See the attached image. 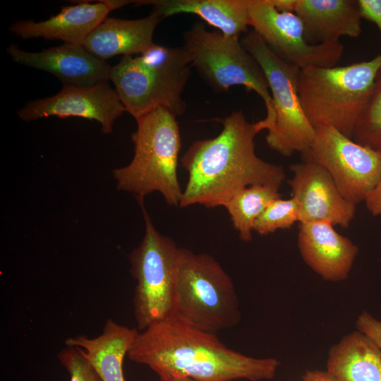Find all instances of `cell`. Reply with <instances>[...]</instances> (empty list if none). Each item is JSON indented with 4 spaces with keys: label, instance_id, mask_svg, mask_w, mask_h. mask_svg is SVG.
<instances>
[{
    "label": "cell",
    "instance_id": "1",
    "mask_svg": "<svg viewBox=\"0 0 381 381\" xmlns=\"http://www.w3.org/2000/svg\"><path fill=\"white\" fill-rule=\"evenodd\" d=\"M128 356L149 367L159 377L196 381L268 380L280 365L275 358H254L232 350L216 334L193 327L174 316L138 332Z\"/></svg>",
    "mask_w": 381,
    "mask_h": 381
},
{
    "label": "cell",
    "instance_id": "2",
    "mask_svg": "<svg viewBox=\"0 0 381 381\" xmlns=\"http://www.w3.org/2000/svg\"><path fill=\"white\" fill-rule=\"evenodd\" d=\"M219 121L222 130L217 136L195 140L181 158L188 174L181 207L195 204L223 207L248 186H281L285 179L282 166L255 153L254 139L261 131L258 122L250 123L241 110Z\"/></svg>",
    "mask_w": 381,
    "mask_h": 381
},
{
    "label": "cell",
    "instance_id": "3",
    "mask_svg": "<svg viewBox=\"0 0 381 381\" xmlns=\"http://www.w3.org/2000/svg\"><path fill=\"white\" fill-rule=\"evenodd\" d=\"M192 68L183 47L155 44L138 56H123L111 66L109 80L126 111L135 120L158 107L176 117L186 109L181 95Z\"/></svg>",
    "mask_w": 381,
    "mask_h": 381
},
{
    "label": "cell",
    "instance_id": "4",
    "mask_svg": "<svg viewBox=\"0 0 381 381\" xmlns=\"http://www.w3.org/2000/svg\"><path fill=\"white\" fill-rule=\"evenodd\" d=\"M136 122L131 135L133 157L128 165L113 170L117 188L134 194L139 202L158 191L167 203L179 206L183 190L177 167L181 142L176 116L158 107Z\"/></svg>",
    "mask_w": 381,
    "mask_h": 381
},
{
    "label": "cell",
    "instance_id": "5",
    "mask_svg": "<svg viewBox=\"0 0 381 381\" xmlns=\"http://www.w3.org/2000/svg\"><path fill=\"white\" fill-rule=\"evenodd\" d=\"M380 69L381 54L344 66L301 70L298 94L313 126H332L352 138Z\"/></svg>",
    "mask_w": 381,
    "mask_h": 381
},
{
    "label": "cell",
    "instance_id": "6",
    "mask_svg": "<svg viewBox=\"0 0 381 381\" xmlns=\"http://www.w3.org/2000/svg\"><path fill=\"white\" fill-rule=\"evenodd\" d=\"M173 316L212 334L239 322L234 283L212 256L179 248Z\"/></svg>",
    "mask_w": 381,
    "mask_h": 381
},
{
    "label": "cell",
    "instance_id": "7",
    "mask_svg": "<svg viewBox=\"0 0 381 381\" xmlns=\"http://www.w3.org/2000/svg\"><path fill=\"white\" fill-rule=\"evenodd\" d=\"M183 39L192 66L214 91L224 92L234 85H242L262 98L266 116L258 122L261 131L270 130L275 114L266 76L238 37L209 31L203 23L197 22L184 32Z\"/></svg>",
    "mask_w": 381,
    "mask_h": 381
},
{
    "label": "cell",
    "instance_id": "8",
    "mask_svg": "<svg viewBox=\"0 0 381 381\" xmlns=\"http://www.w3.org/2000/svg\"><path fill=\"white\" fill-rule=\"evenodd\" d=\"M241 42L262 68L272 97L275 117L265 136L267 145L284 157L303 153L313 141L315 128L298 94L301 69L278 57L253 30L245 34Z\"/></svg>",
    "mask_w": 381,
    "mask_h": 381
},
{
    "label": "cell",
    "instance_id": "9",
    "mask_svg": "<svg viewBox=\"0 0 381 381\" xmlns=\"http://www.w3.org/2000/svg\"><path fill=\"white\" fill-rule=\"evenodd\" d=\"M145 223V234L130 255L131 273L137 284L133 299L138 329L174 315L179 248L153 226L144 202H139Z\"/></svg>",
    "mask_w": 381,
    "mask_h": 381
},
{
    "label": "cell",
    "instance_id": "10",
    "mask_svg": "<svg viewBox=\"0 0 381 381\" xmlns=\"http://www.w3.org/2000/svg\"><path fill=\"white\" fill-rule=\"evenodd\" d=\"M303 161L315 163L331 176L342 195L357 205L381 180V152L356 143L329 126L315 128Z\"/></svg>",
    "mask_w": 381,
    "mask_h": 381
},
{
    "label": "cell",
    "instance_id": "11",
    "mask_svg": "<svg viewBox=\"0 0 381 381\" xmlns=\"http://www.w3.org/2000/svg\"><path fill=\"white\" fill-rule=\"evenodd\" d=\"M250 26L284 61L301 70L336 66L344 47L339 42H309L304 25L293 11H280L272 0H248Z\"/></svg>",
    "mask_w": 381,
    "mask_h": 381
},
{
    "label": "cell",
    "instance_id": "12",
    "mask_svg": "<svg viewBox=\"0 0 381 381\" xmlns=\"http://www.w3.org/2000/svg\"><path fill=\"white\" fill-rule=\"evenodd\" d=\"M124 111L115 89L104 82L90 86L63 85L52 97L28 102L17 114L25 121L50 116L95 120L101 124L104 133L109 134L114 122Z\"/></svg>",
    "mask_w": 381,
    "mask_h": 381
},
{
    "label": "cell",
    "instance_id": "13",
    "mask_svg": "<svg viewBox=\"0 0 381 381\" xmlns=\"http://www.w3.org/2000/svg\"><path fill=\"white\" fill-rule=\"evenodd\" d=\"M288 181L295 199L299 222H330L346 228L354 217L356 205L341 193L329 173L321 166L302 161L290 166Z\"/></svg>",
    "mask_w": 381,
    "mask_h": 381
},
{
    "label": "cell",
    "instance_id": "14",
    "mask_svg": "<svg viewBox=\"0 0 381 381\" xmlns=\"http://www.w3.org/2000/svg\"><path fill=\"white\" fill-rule=\"evenodd\" d=\"M7 54L13 61L56 76L63 85L90 86L109 80L111 66L82 44L64 43L38 52L11 43Z\"/></svg>",
    "mask_w": 381,
    "mask_h": 381
},
{
    "label": "cell",
    "instance_id": "15",
    "mask_svg": "<svg viewBox=\"0 0 381 381\" xmlns=\"http://www.w3.org/2000/svg\"><path fill=\"white\" fill-rule=\"evenodd\" d=\"M133 3L128 0H102L93 4L78 1L74 6L63 7L60 13L45 20H18L8 30L24 40L44 38L82 44L111 11Z\"/></svg>",
    "mask_w": 381,
    "mask_h": 381
},
{
    "label": "cell",
    "instance_id": "16",
    "mask_svg": "<svg viewBox=\"0 0 381 381\" xmlns=\"http://www.w3.org/2000/svg\"><path fill=\"white\" fill-rule=\"evenodd\" d=\"M298 248L312 270L333 282L348 277L358 253L357 246L328 221L299 223Z\"/></svg>",
    "mask_w": 381,
    "mask_h": 381
},
{
    "label": "cell",
    "instance_id": "17",
    "mask_svg": "<svg viewBox=\"0 0 381 381\" xmlns=\"http://www.w3.org/2000/svg\"><path fill=\"white\" fill-rule=\"evenodd\" d=\"M162 20L153 12L135 20L107 17L86 37L82 45L104 61L117 55L141 54L155 44L153 35Z\"/></svg>",
    "mask_w": 381,
    "mask_h": 381
},
{
    "label": "cell",
    "instance_id": "18",
    "mask_svg": "<svg viewBox=\"0 0 381 381\" xmlns=\"http://www.w3.org/2000/svg\"><path fill=\"white\" fill-rule=\"evenodd\" d=\"M293 11L303 22L308 40L337 43L362 32L358 0H294Z\"/></svg>",
    "mask_w": 381,
    "mask_h": 381
},
{
    "label": "cell",
    "instance_id": "19",
    "mask_svg": "<svg viewBox=\"0 0 381 381\" xmlns=\"http://www.w3.org/2000/svg\"><path fill=\"white\" fill-rule=\"evenodd\" d=\"M136 6H152L163 19L180 13L198 16L222 33L238 37L250 26L248 0H137Z\"/></svg>",
    "mask_w": 381,
    "mask_h": 381
},
{
    "label": "cell",
    "instance_id": "20",
    "mask_svg": "<svg viewBox=\"0 0 381 381\" xmlns=\"http://www.w3.org/2000/svg\"><path fill=\"white\" fill-rule=\"evenodd\" d=\"M138 331L108 319L94 338L79 335L66 339V346L80 348L102 381H125L123 363Z\"/></svg>",
    "mask_w": 381,
    "mask_h": 381
},
{
    "label": "cell",
    "instance_id": "21",
    "mask_svg": "<svg viewBox=\"0 0 381 381\" xmlns=\"http://www.w3.org/2000/svg\"><path fill=\"white\" fill-rule=\"evenodd\" d=\"M326 371L339 381H381V349L357 330L330 349Z\"/></svg>",
    "mask_w": 381,
    "mask_h": 381
},
{
    "label": "cell",
    "instance_id": "22",
    "mask_svg": "<svg viewBox=\"0 0 381 381\" xmlns=\"http://www.w3.org/2000/svg\"><path fill=\"white\" fill-rule=\"evenodd\" d=\"M280 186L253 185L248 186L234 195L223 206L238 231L241 241L252 240L253 225L255 220L274 200L282 198Z\"/></svg>",
    "mask_w": 381,
    "mask_h": 381
},
{
    "label": "cell",
    "instance_id": "23",
    "mask_svg": "<svg viewBox=\"0 0 381 381\" xmlns=\"http://www.w3.org/2000/svg\"><path fill=\"white\" fill-rule=\"evenodd\" d=\"M357 143L381 152V69L353 129Z\"/></svg>",
    "mask_w": 381,
    "mask_h": 381
},
{
    "label": "cell",
    "instance_id": "24",
    "mask_svg": "<svg viewBox=\"0 0 381 381\" xmlns=\"http://www.w3.org/2000/svg\"><path fill=\"white\" fill-rule=\"evenodd\" d=\"M299 222L295 199L277 198L272 201L255 220L253 231L260 235H267L279 229H290Z\"/></svg>",
    "mask_w": 381,
    "mask_h": 381
},
{
    "label": "cell",
    "instance_id": "25",
    "mask_svg": "<svg viewBox=\"0 0 381 381\" xmlns=\"http://www.w3.org/2000/svg\"><path fill=\"white\" fill-rule=\"evenodd\" d=\"M58 358L68 372L70 381H102L80 348L66 346Z\"/></svg>",
    "mask_w": 381,
    "mask_h": 381
},
{
    "label": "cell",
    "instance_id": "26",
    "mask_svg": "<svg viewBox=\"0 0 381 381\" xmlns=\"http://www.w3.org/2000/svg\"><path fill=\"white\" fill-rule=\"evenodd\" d=\"M357 329L370 339L381 349V322L366 311L356 322Z\"/></svg>",
    "mask_w": 381,
    "mask_h": 381
},
{
    "label": "cell",
    "instance_id": "27",
    "mask_svg": "<svg viewBox=\"0 0 381 381\" xmlns=\"http://www.w3.org/2000/svg\"><path fill=\"white\" fill-rule=\"evenodd\" d=\"M362 19L373 23L381 35V0H358Z\"/></svg>",
    "mask_w": 381,
    "mask_h": 381
},
{
    "label": "cell",
    "instance_id": "28",
    "mask_svg": "<svg viewBox=\"0 0 381 381\" xmlns=\"http://www.w3.org/2000/svg\"><path fill=\"white\" fill-rule=\"evenodd\" d=\"M368 210L375 216L381 214V180L365 200Z\"/></svg>",
    "mask_w": 381,
    "mask_h": 381
},
{
    "label": "cell",
    "instance_id": "29",
    "mask_svg": "<svg viewBox=\"0 0 381 381\" xmlns=\"http://www.w3.org/2000/svg\"><path fill=\"white\" fill-rule=\"evenodd\" d=\"M301 381H339L326 370H308L301 377Z\"/></svg>",
    "mask_w": 381,
    "mask_h": 381
},
{
    "label": "cell",
    "instance_id": "30",
    "mask_svg": "<svg viewBox=\"0 0 381 381\" xmlns=\"http://www.w3.org/2000/svg\"><path fill=\"white\" fill-rule=\"evenodd\" d=\"M159 381H196L191 378H176V377H159Z\"/></svg>",
    "mask_w": 381,
    "mask_h": 381
}]
</instances>
